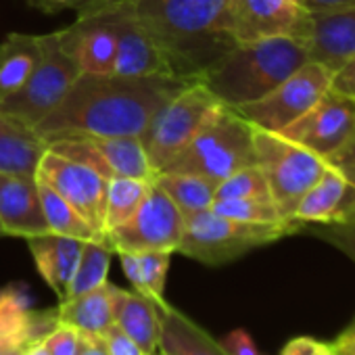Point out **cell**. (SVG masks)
I'll list each match as a JSON object with an SVG mask.
<instances>
[{"mask_svg":"<svg viewBox=\"0 0 355 355\" xmlns=\"http://www.w3.org/2000/svg\"><path fill=\"white\" fill-rule=\"evenodd\" d=\"M299 3L307 11H324V9H332V7H340V5H353L355 0H299Z\"/></svg>","mask_w":355,"mask_h":355,"instance_id":"obj_44","label":"cell"},{"mask_svg":"<svg viewBox=\"0 0 355 355\" xmlns=\"http://www.w3.org/2000/svg\"><path fill=\"white\" fill-rule=\"evenodd\" d=\"M253 148L255 165L266 175L274 203L286 220H293L297 203L320 178L328 161L280 132H270L255 125Z\"/></svg>","mask_w":355,"mask_h":355,"instance_id":"obj_6","label":"cell"},{"mask_svg":"<svg viewBox=\"0 0 355 355\" xmlns=\"http://www.w3.org/2000/svg\"><path fill=\"white\" fill-rule=\"evenodd\" d=\"M222 107L201 82H193L178 92L140 136L155 173L180 153Z\"/></svg>","mask_w":355,"mask_h":355,"instance_id":"obj_7","label":"cell"},{"mask_svg":"<svg viewBox=\"0 0 355 355\" xmlns=\"http://www.w3.org/2000/svg\"><path fill=\"white\" fill-rule=\"evenodd\" d=\"M303 228L288 224H247L224 218L214 209L199 211L184 220V234L175 253H182L205 266H226L253 249L272 245Z\"/></svg>","mask_w":355,"mask_h":355,"instance_id":"obj_5","label":"cell"},{"mask_svg":"<svg viewBox=\"0 0 355 355\" xmlns=\"http://www.w3.org/2000/svg\"><path fill=\"white\" fill-rule=\"evenodd\" d=\"M343 173H345V175L349 178V180L355 184V169H347V171H343Z\"/></svg>","mask_w":355,"mask_h":355,"instance_id":"obj_46","label":"cell"},{"mask_svg":"<svg viewBox=\"0 0 355 355\" xmlns=\"http://www.w3.org/2000/svg\"><path fill=\"white\" fill-rule=\"evenodd\" d=\"M330 165H334L336 169L340 171H347V169H355V132L345 140V144L334 150L328 159H326Z\"/></svg>","mask_w":355,"mask_h":355,"instance_id":"obj_40","label":"cell"},{"mask_svg":"<svg viewBox=\"0 0 355 355\" xmlns=\"http://www.w3.org/2000/svg\"><path fill=\"white\" fill-rule=\"evenodd\" d=\"M220 345L224 347V351H226L228 355H259L255 340H253V338L249 336V332H245L243 328H236V330L228 332V334L220 340Z\"/></svg>","mask_w":355,"mask_h":355,"instance_id":"obj_38","label":"cell"},{"mask_svg":"<svg viewBox=\"0 0 355 355\" xmlns=\"http://www.w3.org/2000/svg\"><path fill=\"white\" fill-rule=\"evenodd\" d=\"M330 80L332 73L328 69L307 61L284 82H280L270 94L255 103L236 107V111L255 128L282 132L313 107V103L330 88Z\"/></svg>","mask_w":355,"mask_h":355,"instance_id":"obj_10","label":"cell"},{"mask_svg":"<svg viewBox=\"0 0 355 355\" xmlns=\"http://www.w3.org/2000/svg\"><path fill=\"white\" fill-rule=\"evenodd\" d=\"M311 234L318 236L320 241L332 245L334 249H338L343 255H347L355 263V220H351L347 224L318 226Z\"/></svg>","mask_w":355,"mask_h":355,"instance_id":"obj_34","label":"cell"},{"mask_svg":"<svg viewBox=\"0 0 355 355\" xmlns=\"http://www.w3.org/2000/svg\"><path fill=\"white\" fill-rule=\"evenodd\" d=\"M38 42L40 61L36 69L15 94L0 103V111L30 128H36L51 111H55L82 76L71 57L61 49L57 32L38 36Z\"/></svg>","mask_w":355,"mask_h":355,"instance_id":"obj_8","label":"cell"},{"mask_svg":"<svg viewBox=\"0 0 355 355\" xmlns=\"http://www.w3.org/2000/svg\"><path fill=\"white\" fill-rule=\"evenodd\" d=\"M46 349L51 355H76L78 347V330L71 326L57 324L46 336H44Z\"/></svg>","mask_w":355,"mask_h":355,"instance_id":"obj_35","label":"cell"},{"mask_svg":"<svg viewBox=\"0 0 355 355\" xmlns=\"http://www.w3.org/2000/svg\"><path fill=\"white\" fill-rule=\"evenodd\" d=\"M228 199H272L268 180L257 165H247L218 184L214 201Z\"/></svg>","mask_w":355,"mask_h":355,"instance_id":"obj_32","label":"cell"},{"mask_svg":"<svg viewBox=\"0 0 355 355\" xmlns=\"http://www.w3.org/2000/svg\"><path fill=\"white\" fill-rule=\"evenodd\" d=\"M94 0H30V5L53 15V13H59V11H65V9H73L76 13L82 11L84 7H88Z\"/></svg>","mask_w":355,"mask_h":355,"instance_id":"obj_41","label":"cell"},{"mask_svg":"<svg viewBox=\"0 0 355 355\" xmlns=\"http://www.w3.org/2000/svg\"><path fill=\"white\" fill-rule=\"evenodd\" d=\"M88 138L105 163L111 167L113 175L123 178H140V180H153L155 169L146 157V150L142 146V140L136 136H113V138H96V136H84Z\"/></svg>","mask_w":355,"mask_h":355,"instance_id":"obj_27","label":"cell"},{"mask_svg":"<svg viewBox=\"0 0 355 355\" xmlns=\"http://www.w3.org/2000/svg\"><path fill=\"white\" fill-rule=\"evenodd\" d=\"M153 182L182 211L184 220L199 211L211 209L218 189V184L205 180L201 175L182 171H157Z\"/></svg>","mask_w":355,"mask_h":355,"instance_id":"obj_26","label":"cell"},{"mask_svg":"<svg viewBox=\"0 0 355 355\" xmlns=\"http://www.w3.org/2000/svg\"><path fill=\"white\" fill-rule=\"evenodd\" d=\"M146 355H165L161 349H155V351H150V353H146Z\"/></svg>","mask_w":355,"mask_h":355,"instance_id":"obj_47","label":"cell"},{"mask_svg":"<svg viewBox=\"0 0 355 355\" xmlns=\"http://www.w3.org/2000/svg\"><path fill=\"white\" fill-rule=\"evenodd\" d=\"M189 84L173 78H128L82 73L67 96L34 130L46 140L61 138H140L155 115Z\"/></svg>","mask_w":355,"mask_h":355,"instance_id":"obj_1","label":"cell"},{"mask_svg":"<svg viewBox=\"0 0 355 355\" xmlns=\"http://www.w3.org/2000/svg\"><path fill=\"white\" fill-rule=\"evenodd\" d=\"M355 132V101L328 88L311 109L280 134L328 159Z\"/></svg>","mask_w":355,"mask_h":355,"instance_id":"obj_14","label":"cell"},{"mask_svg":"<svg viewBox=\"0 0 355 355\" xmlns=\"http://www.w3.org/2000/svg\"><path fill=\"white\" fill-rule=\"evenodd\" d=\"M211 209L224 218L247 222V224H288L274 199H228L214 201Z\"/></svg>","mask_w":355,"mask_h":355,"instance_id":"obj_31","label":"cell"},{"mask_svg":"<svg viewBox=\"0 0 355 355\" xmlns=\"http://www.w3.org/2000/svg\"><path fill=\"white\" fill-rule=\"evenodd\" d=\"M307 59L330 73L355 55V3L324 11H309V30L303 40Z\"/></svg>","mask_w":355,"mask_h":355,"instance_id":"obj_16","label":"cell"},{"mask_svg":"<svg viewBox=\"0 0 355 355\" xmlns=\"http://www.w3.org/2000/svg\"><path fill=\"white\" fill-rule=\"evenodd\" d=\"M230 32L236 44L266 38L305 40L309 11L299 0H228Z\"/></svg>","mask_w":355,"mask_h":355,"instance_id":"obj_13","label":"cell"},{"mask_svg":"<svg viewBox=\"0 0 355 355\" xmlns=\"http://www.w3.org/2000/svg\"><path fill=\"white\" fill-rule=\"evenodd\" d=\"M111 255H113V249L105 241H86L80 253L76 274L69 282V288L63 301L80 297L105 284L109 266H111Z\"/></svg>","mask_w":355,"mask_h":355,"instance_id":"obj_30","label":"cell"},{"mask_svg":"<svg viewBox=\"0 0 355 355\" xmlns=\"http://www.w3.org/2000/svg\"><path fill=\"white\" fill-rule=\"evenodd\" d=\"M138 263H140V276H142V286L144 295L155 299V301H165V280L171 263V253L165 251H146V253H136Z\"/></svg>","mask_w":355,"mask_h":355,"instance_id":"obj_33","label":"cell"},{"mask_svg":"<svg viewBox=\"0 0 355 355\" xmlns=\"http://www.w3.org/2000/svg\"><path fill=\"white\" fill-rule=\"evenodd\" d=\"M105 347H107V353L109 355H146L119 326L111 324L109 328H105L103 332H98Z\"/></svg>","mask_w":355,"mask_h":355,"instance_id":"obj_36","label":"cell"},{"mask_svg":"<svg viewBox=\"0 0 355 355\" xmlns=\"http://www.w3.org/2000/svg\"><path fill=\"white\" fill-rule=\"evenodd\" d=\"M330 88L355 101V55L338 71L332 73Z\"/></svg>","mask_w":355,"mask_h":355,"instance_id":"obj_39","label":"cell"},{"mask_svg":"<svg viewBox=\"0 0 355 355\" xmlns=\"http://www.w3.org/2000/svg\"><path fill=\"white\" fill-rule=\"evenodd\" d=\"M184 234V216L173 201L153 182L136 214L111 230L105 243L113 253H175Z\"/></svg>","mask_w":355,"mask_h":355,"instance_id":"obj_9","label":"cell"},{"mask_svg":"<svg viewBox=\"0 0 355 355\" xmlns=\"http://www.w3.org/2000/svg\"><path fill=\"white\" fill-rule=\"evenodd\" d=\"M247 165H255L253 125L236 109L224 105L161 171L195 173L220 184Z\"/></svg>","mask_w":355,"mask_h":355,"instance_id":"obj_4","label":"cell"},{"mask_svg":"<svg viewBox=\"0 0 355 355\" xmlns=\"http://www.w3.org/2000/svg\"><path fill=\"white\" fill-rule=\"evenodd\" d=\"M0 226L5 236L36 239L49 234L36 175L0 171Z\"/></svg>","mask_w":355,"mask_h":355,"instance_id":"obj_19","label":"cell"},{"mask_svg":"<svg viewBox=\"0 0 355 355\" xmlns=\"http://www.w3.org/2000/svg\"><path fill=\"white\" fill-rule=\"evenodd\" d=\"M134 13L163 53L171 76L193 84L220 61L236 40L230 32L228 0H132Z\"/></svg>","mask_w":355,"mask_h":355,"instance_id":"obj_2","label":"cell"},{"mask_svg":"<svg viewBox=\"0 0 355 355\" xmlns=\"http://www.w3.org/2000/svg\"><path fill=\"white\" fill-rule=\"evenodd\" d=\"M94 7L109 21L117 38V53L113 63L115 76L173 78L163 53L140 26L132 0H94Z\"/></svg>","mask_w":355,"mask_h":355,"instance_id":"obj_11","label":"cell"},{"mask_svg":"<svg viewBox=\"0 0 355 355\" xmlns=\"http://www.w3.org/2000/svg\"><path fill=\"white\" fill-rule=\"evenodd\" d=\"M347 328H355V320H353V322H351V324H349Z\"/></svg>","mask_w":355,"mask_h":355,"instance_id":"obj_48","label":"cell"},{"mask_svg":"<svg viewBox=\"0 0 355 355\" xmlns=\"http://www.w3.org/2000/svg\"><path fill=\"white\" fill-rule=\"evenodd\" d=\"M280 355H334L330 343H322L309 336H297L288 340Z\"/></svg>","mask_w":355,"mask_h":355,"instance_id":"obj_37","label":"cell"},{"mask_svg":"<svg viewBox=\"0 0 355 355\" xmlns=\"http://www.w3.org/2000/svg\"><path fill=\"white\" fill-rule=\"evenodd\" d=\"M159 303L136 291H123L111 284L113 324L119 326L144 353L159 349L161 322Z\"/></svg>","mask_w":355,"mask_h":355,"instance_id":"obj_20","label":"cell"},{"mask_svg":"<svg viewBox=\"0 0 355 355\" xmlns=\"http://www.w3.org/2000/svg\"><path fill=\"white\" fill-rule=\"evenodd\" d=\"M40 61L38 36L9 34L0 42V103L15 94Z\"/></svg>","mask_w":355,"mask_h":355,"instance_id":"obj_24","label":"cell"},{"mask_svg":"<svg viewBox=\"0 0 355 355\" xmlns=\"http://www.w3.org/2000/svg\"><path fill=\"white\" fill-rule=\"evenodd\" d=\"M307 61L303 42L295 38H266L236 44L199 82L222 105L236 109L270 94Z\"/></svg>","mask_w":355,"mask_h":355,"instance_id":"obj_3","label":"cell"},{"mask_svg":"<svg viewBox=\"0 0 355 355\" xmlns=\"http://www.w3.org/2000/svg\"><path fill=\"white\" fill-rule=\"evenodd\" d=\"M46 146V140H42L34 128L0 111V171L36 175Z\"/></svg>","mask_w":355,"mask_h":355,"instance_id":"obj_22","label":"cell"},{"mask_svg":"<svg viewBox=\"0 0 355 355\" xmlns=\"http://www.w3.org/2000/svg\"><path fill=\"white\" fill-rule=\"evenodd\" d=\"M84 243L86 241H78V239L53 234V232L36 236V239H28L36 270L44 278V282L57 293L59 303L67 295Z\"/></svg>","mask_w":355,"mask_h":355,"instance_id":"obj_21","label":"cell"},{"mask_svg":"<svg viewBox=\"0 0 355 355\" xmlns=\"http://www.w3.org/2000/svg\"><path fill=\"white\" fill-rule=\"evenodd\" d=\"M21 355H51V353H49V349H46L44 338H38V340L30 343V345L21 351Z\"/></svg>","mask_w":355,"mask_h":355,"instance_id":"obj_45","label":"cell"},{"mask_svg":"<svg viewBox=\"0 0 355 355\" xmlns=\"http://www.w3.org/2000/svg\"><path fill=\"white\" fill-rule=\"evenodd\" d=\"M15 355H21V353H15Z\"/></svg>","mask_w":355,"mask_h":355,"instance_id":"obj_50","label":"cell"},{"mask_svg":"<svg viewBox=\"0 0 355 355\" xmlns=\"http://www.w3.org/2000/svg\"><path fill=\"white\" fill-rule=\"evenodd\" d=\"M36 178L59 193L105 239V203L109 184L105 175L46 146Z\"/></svg>","mask_w":355,"mask_h":355,"instance_id":"obj_12","label":"cell"},{"mask_svg":"<svg viewBox=\"0 0 355 355\" xmlns=\"http://www.w3.org/2000/svg\"><path fill=\"white\" fill-rule=\"evenodd\" d=\"M0 236H5V232H3V226H0Z\"/></svg>","mask_w":355,"mask_h":355,"instance_id":"obj_49","label":"cell"},{"mask_svg":"<svg viewBox=\"0 0 355 355\" xmlns=\"http://www.w3.org/2000/svg\"><path fill=\"white\" fill-rule=\"evenodd\" d=\"M61 49L86 76L113 73L117 38L109 21L98 13L94 3L78 11L76 24L57 32Z\"/></svg>","mask_w":355,"mask_h":355,"instance_id":"obj_15","label":"cell"},{"mask_svg":"<svg viewBox=\"0 0 355 355\" xmlns=\"http://www.w3.org/2000/svg\"><path fill=\"white\" fill-rule=\"evenodd\" d=\"M153 180H140V178H111L107 184V203H105V236L125 224L140 203L144 201Z\"/></svg>","mask_w":355,"mask_h":355,"instance_id":"obj_29","label":"cell"},{"mask_svg":"<svg viewBox=\"0 0 355 355\" xmlns=\"http://www.w3.org/2000/svg\"><path fill=\"white\" fill-rule=\"evenodd\" d=\"M57 320L63 326H71L78 332H103L113 324V305H111V282L107 280L94 291H88L80 297L61 301L57 307Z\"/></svg>","mask_w":355,"mask_h":355,"instance_id":"obj_25","label":"cell"},{"mask_svg":"<svg viewBox=\"0 0 355 355\" xmlns=\"http://www.w3.org/2000/svg\"><path fill=\"white\" fill-rule=\"evenodd\" d=\"M293 220L303 226H334L355 220V184L340 169L326 163L320 178L297 203Z\"/></svg>","mask_w":355,"mask_h":355,"instance_id":"obj_17","label":"cell"},{"mask_svg":"<svg viewBox=\"0 0 355 355\" xmlns=\"http://www.w3.org/2000/svg\"><path fill=\"white\" fill-rule=\"evenodd\" d=\"M38 182V195L42 203V211L49 224V230L53 234L71 236L78 241H105L59 193H55L46 182L36 178Z\"/></svg>","mask_w":355,"mask_h":355,"instance_id":"obj_28","label":"cell"},{"mask_svg":"<svg viewBox=\"0 0 355 355\" xmlns=\"http://www.w3.org/2000/svg\"><path fill=\"white\" fill-rule=\"evenodd\" d=\"M57 307L36 311L21 286L0 291V355L21 353L30 343L44 338L55 326Z\"/></svg>","mask_w":355,"mask_h":355,"instance_id":"obj_18","label":"cell"},{"mask_svg":"<svg viewBox=\"0 0 355 355\" xmlns=\"http://www.w3.org/2000/svg\"><path fill=\"white\" fill-rule=\"evenodd\" d=\"M76 355H109L101 334L94 332H78Z\"/></svg>","mask_w":355,"mask_h":355,"instance_id":"obj_42","label":"cell"},{"mask_svg":"<svg viewBox=\"0 0 355 355\" xmlns=\"http://www.w3.org/2000/svg\"><path fill=\"white\" fill-rule=\"evenodd\" d=\"M159 349L165 355H228L220 340L211 338L199 324L167 301L159 303Z\"/></svg>","mask_w":355,"mask_h":355,"instance_id":"obj_23","label":"cell"},{"mask_svg":"<svg viewBox=\"0 0 355 355\" xmlns=\"http://www.w3.org/2000/svg\"><path fill=\"white\" fill-rule=\"evenodd\" d=\"M330 347L334 355H355V328H345Z\"/></svg>","mask_w":355,"mask_h":355,"instance_id":"obj_43","label":"cell"}]
</instances>
